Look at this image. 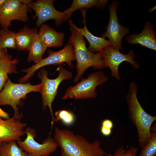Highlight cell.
I'll list each match as a JSON object with an SVG mask.
<instances>
[{"label": "cell", "instance_id": "6da1fadb", "mask_svg": "<svg viewBox=\"0 0 156 156\" xmlns=\"http://www.w3.org/2000/svg\"><path fill=\"white\" fill-rule=\"evenodd\" d=\"M54 139L61 148V156H102L107 153L101 148L99 140L90 142L81 135L57 127Z\"/></svg>", "mask_w": 156, "mask_h": 156}, {"label": "cell", "instance_id": "d4e9b609", "mask_svg": "<svg viewBox=\"0 0 156 156\" xmlns=\"http://www.w3.org/2000/svg\"><path fill=\"white\" fill-rule=\"evenodd\" d=\"M137 152L138 149L135 147L127 148L121 146L117 149L113 155L107 153L102 156H137Z\"/></svg>", "mask_w": 156, "mask_h": 156}, {"label": "cell", "instance_id": "5b68a950", "mask_svg": "<svg viewBox=\"0 0 156 156\" xmlns=\"http://www.w3.org/2000/svg\"><path fill=\"white\" fill-rule=\"evenodd\" d=\"M42 84L32 85L30 83H14L8 79L2 89L0 92V106L8 105L14 111V116H18V106L22 105L21 99H24L28 93L32 92H40Z\"/></svg>", "mask_w": 156, "mask_h": 156}, {"label": "cell", "instance_id": "2e32d148", "mask_svg": "<svg viewBox=\"0 0 156 156\" xmlns=\"http://www.w3.org/2000/svg\"><path fill=\"white\" fill-rule=\"evenodd\" d=\"M38 34L42 43L47 48L63 45L64 34L56 31L48 25L43 23L41 25Z\"/></svg>", "mask_w": 156, "mask_h": 156}, {"label": "cell", "instance_id": "ffe728a7", "mask_svg": "<svg viewBox=\"0 0 156 156\" xmlns=\"http://www.w3.org/2000/svg\"><path fill=\"white\" fill-rule=\"evenodd\" d=\"M38 34L35 37L30 45L27 57L28 62H34L35 64L42 60L43 55L47 48L42 43Z\"/></svg>", "mask_w": 156, "mask_h": 156}, {"label": "cell", "instance_id": "5bb4252c", "mask_svg": "<svg viewBox=\"0 0 156 156\" xmlns=\"http://www.w3.org/2000/svg\"><path fill=\"white\" fill-rule=\"evenodd\" d=\"M87 9H81V11L83 18V23L84 26L83 28H79L73 22L71 19L70 18L68 23L70 27L78 31L80 34L85 37L88 41L89 46L88 49L91 52L95 53L102 51L104 48L110 45H112L110 42L105 39L104 37H101L96 36L88 30L86 25L85 15Z\"/></svg>", "mask_w": 156, "mask_h": 156}, {"label": "cell", "instance_id": "52a82bcc", "mask_svg": "<svg viewBox=\"0 0 156 156\" xmlns=\"http://www.w3.org/2000/svg\"><path fill=\"white\" fill-rule=\"evenodd\" d=\"M47 53L49 54L47 57L42 58L37 64L22 70V72L26 73V74L19 79V82L22 83H26L33 76L38 69L47 65H53L60 66L65 62L70 68L73 67L72 61L75 60L74 48L72 44L69 41H68V43L61 50L54 51L49 49Z\"/></svg>", "mask_w": 156, "mask_h": 156}, {"label": "cell", "instance_id": "f546056e", "mask_svg": "<svg viewBox=\"0 0 156 156\" xmlns=\"http://www.w3.org/2000/svg\"><path fill=\"white\" fill-rule=\"evenodd\" d=\"M0 49V58L2 56L3 53H4L5 49Z\"/></svg>", "mask_w": 156, "mask_h": 156}, {"label": "cell", "instance_id": "83f0119b", "mask_svg": "<svg viewBox=\"0 0 156 156\" xmlns=\"http://www.w3.org/2000/svg\"><path fill=\"white\" fill-rule=\"evenodd\" d=\"M0 117L4 119H9L10 118L9 114L2 110L0 107Z\"/></svg>", "mask_w": 156, "mask_h": 156}, {"label": "cell", "instance_id": "7402d4cb", "mask_svg": "<svg viewBox=\"0 0 156 156\" xmlns=\"http://www.w3.org/2000/svg\"><path fill=\"white\" fill-rule=\"evenodd\" d=\"M16 33L7 27H2L0 30V49L16 48Z\"/></svg>", "mask_w": 156, "mask_h": 156}, {"label": "cell", "instance_id": "7c38bea8", "mask_svg": "<svg viewBox=\"0 0 156 156\" xmlns=\"http://www.w3.org/2000/svg\"><path fill=\"white\" fill-rule=\"evenodd\" d=\"M27 5L21 0H6L0 8V25L1 27L11 26V22L14 20L25 22L29 19Z\"/></svg>", "mask_w": 156, "mask_h": 156}, {"label": "cell", "instance_id": "3957f363", "mask_svg": "<svg viewBox=\"0 0 156 156\" xmlns=\"http://www.w3.org/2000/svg\"><path fill=\"white\" fill-rule=\"evenodd\" d=\"M71 35L68 41L73 44L75 60L77 61V74L73 82H77L88 68L95 69L106 67L101 51L96 53L90 52L86 47L84 37L77 30L69 28Z\"/></svg>", "mask_w": 156, "mask_h": 156}, {"label": "cell", "instance_id": "7a4b0ae2", "mask_svg": "<svg viewBox=\"0 0 156 156\" xmlns=\"http://www.w3.org/2000/svg\"><path fill=\"white\" fill-rule=\"evenodd\" d=\"M138 89L135 82L132 81L129 84L126 98L129 115L136 128L139 146L142 149L151 138V125L156 120V117L148 114L141 106L137 97Z\"/></svg>", "mask_w": 156, "mask_h": 156}, {"label": "cell", "instance_id": "9c48e42d", "mask_svg": "<svg viewBox=\"0 0 156 156\" xmlns=\"http://www.w3.org/2000/svg\"><path fill=\"white\" fill-rule=\"evenodd\" d=\"M54 0H37L32 1L27 5L28 9L34 11L35 14L34 18L37 17L36 22V26L40 27L49 20H54L57 26H58L66 20L65 11L61 12L54 7Z\"/></svg>", "mask_w": 156, "mask_h": 156}, {"label": "cell", "instance_id": "603a6c76", "mask_svg": "<svg viewBox=\"0 0 156 156\" xmlns=\"http://www.w3.org/2000/svg\"><path fill=\"white\" fill-rule=\"evenodd\" d=\"M55 117L54 122L60 121L64 125L70 127L75 122L76 117L74 114L72 112L65 109L59 110L55 113Z\"/></svg>", "mask_w": 156, "mask_h": 156}, {"label": "cell", "instance_id": "9a60e30c", "mask_svg": "<svg viewBox=\"0 0 156 156\" xmlns=\"http://www.w3.org/2000/svg\"><path fill=\"white\" fill-rule=\"evenodd\" d=\"M153 27V25L150 22H146L141 33L138 34L133 33L127 36V41L130 44H138L156 51V33Z\"/></svg>", "mask_w": 156, "mask_h": 156}, {"label": "cell", "instance_id": "484cf974", "mask_svg": "<svg viewBox=\"0 0 156 156\" xmlns=\"http://www.w3.org/2000/svg\"><path fill=\"white\" fill-rule=\"evenodd\" d=\"M101 126L112 129L114 127V124L111 120L106 119L102 121Z\"/></svg>", "mask_w": 156, "mask_h": 156}, {"label": "cell", "instance_id": "30bf717a", "mask_svg": "<svg viewBox=\"0 0 156 156\" xmlns=\"http://www.w3.org/2000/svg\"><path fill=\"white\" fill-rule=\"evenodd\" d=\"M119 5L118 2L113 1L109 6L110 18L105 33L102 37H106L115 49L122 50V38L129 32V29L122 25L118 21L116 11Z\"/></svg>", "mask_w": 156, "mask_h": 156}, {"label": "cell", "instance_id": "4dcf8cb0", "mask_svg": "<svg viewBox=\"0 0 156 156\" xmlns=\"http://www.w3.org/2000/svg\"><path fill=\"white\" fill-rule=\"evenodd\" d=\"M29 156H42L41 155H34L32 154H29Z\"/></svg>", "mask_w": 156, "mask_h": 156}, {"label": "cell", "instance_id": "ac0fdd59", "mask_svg": "<svg viewBox=\"0 0 156 156\" xmlns=\"http://www.w3.org/2000/svg\"><path fill=\"white\" fill-rule=\"evenodd\" d=\"M37 28H30L26 25L16 33V42L18 51L28 50L35 37L38 34Z\"/></svg>", "mask_w": 156, "mask_h": 156}, {"label": "cell", "instance_id": "8fae6325", "mask_svg": "<svg viewBox=\"0 0 156 156\" xmlns=\"http://www.w3.org/2000/svg\"><path fill=\"white\" fill-rule=\"evenodd\" d=\"M106 67H108L111 72V76L120 80V77L118 73L120 64L124 61L130 63L134 69L139 67L138 64L133 59L135 56L134 51H129L126 54L121 53L119 50L114 48L112 45H109L100 51Z\"/></svg>", "mask_w": 156, "mask_h": 156}, {"label": "cell", "instance_id": "ba28073f", "mask_svg": "<svg viewBox=\"0 0 156 156\" xmlns=\"http://www.w3.org/2000/svg\"><path fill=\"white\" fill-rule=\"evenodd\" d=\"M27 137L23 141H17L18 146L22 150L29 154L34 155L49 156L56 150L58 146L53 138L49 135L44 140L42 144L37 142L34 140L36 131L30 127L24 131Z\"/></svg>", "mask_w": 156, "mask_h": 156}, {"label": "cell", "instance_id": "277c9868", "mask_svg": "<svg viewBox=\"0 0 156 156\" xmlns=\"http://www.w3.org/2000/svg\"><path fill=\"white\" fill-rule=\"evenodd\" d=\"M57 70L59 71V75L53 79L48 78L47 71L44 68L41 69L38 73L42 84L40 93L42 97V108L43 110H46L47 107H48L51 116L50 132L55 123V118L53 114L52 103L57 94L58 87L63 81L73 77L72 73L61 66L57 68Z\"/></svg>", "mask_w": 156, "mask_h": 156}, {"label": "cell", "instance_id": "d6986e66", "mask_svg": "<svg viewBox=\"0 0 156 156\" xmlns=\"http://www.w3.org/2000/svg\"><path fill=\"white\" fill-rule=\"evenodd\" d=\"M107 0H73L70 7L65 10L66 20L71 18L73 12L79 9L92 8L94 7L103 8L107 5Z\"/></svg>", "mask_w": 156, "mask_h": 156}, {"label": "cell", "instance_id": "1f68e13d", "mask_svg": "<svg viewBox=\"0 0 156 156\" xmlns=\"http://www.w3.org/2000/svg\"><path fill=\"white\" fill-rule=\"evenodd\" d=\"M0 156H1L0 155Z\"/></svg>", "mask_w": 156, "mask_h": 156}, {"label": "cell", "instance_id": "44dd1931", "mask_svg": "<svg viewBox=\"0 0 156 156\" xmlns=\"http://www.w3.org/2000/svg\"><path fill=\"white\" fill-rule=\"evenodd\" d=\"M16 141L12 140L0 145L1 156H29V153L24 152L17 144Z\"/></svg>", "mask_w": 156, "mask_h": 156}, {"label": "cell", "instance_id": "8992f818", "mask_svg": "<svg viewBox=\"0 0 156 156\" xmlns=\"http://www.w3.org/2000/svg\"><path fill=\"white\" fill-rule=\"evenodd\" d=\"M108 80V77L101 71L92 73L86 78L81 77L80 81L67 89L62 99L77 100L95 98L97 96L95 91L97 86L103 84Z\"/></svg>", "mask_w": 156, "mask_h": 156}, {"label": "cell", "instance_id": "e0dca14e", "mask_svg": "<svg viewBox=\"0 0 156 156\" xmlns=\"http://www.w3.org/2000/svg\"><path fill=\"white\" fill-rule=\"evenodd\" d=\"M6 49L0 58V91L2 90L8 79V75L16 73V66L18 62L16 58L12 60Z\"/></svg>", "mask_w": 156, "mask_h": 156}, {"label": "cell", "instance_id": "4316f807", "mask_svg": "<svg viewBox=\"0 0 156 156\" xmlns=\"http://www.w3.org/2000/svg\"><path fill=\"white\" fill-rule=\"evenodd\" d=\"M100 132L103 136L108 137L112 133V129L101 126Z\"/></svg>", "mask_w": 156, "mask_h": 156}, {"label": "cell", "instance_id": "f1b7e54d", "mask_svg": "<svg viewBox=\"0 0 156 156\" xmlns=\"http://www.w3.org/2000/svg\"><path fill=\"white\" fill-rule=\"evenodd\" d=\"M6 0H0V8L6 2Z\"/></svg>", "mask_w": 156, "mask_h": 156}, {"label": "cell", "instance_id": "4fadbf2b", "mask_svg": "<svg viewBox=\"0 0 156 156\" xmlns=\"http://www.w3.org/2000/svg\"><path fill=\"white\" fill-rule=\"evenodd\" d=\"M22 114L13 116L9 119H3L0 117V145L12 140H21V137L25 134L24 128L27 124L21 120Z\"/></svg>", "mask_w": 156, "mask_h": 156}, {"label": "cell", "instance_id": "cb8c5ba5", "mask_svg": "<svg viewBox=\"0 0 156 156\" xmlns=\"http://www.w3.org/2000/svg\"><path fill=\"white\" fill-rule=\"evenodd\" d=\"M139 156H156V131H151V138L147 144L142 148Z\"/></svg>", "mask_w": 156, "mask_h": 156}]
</instances>
